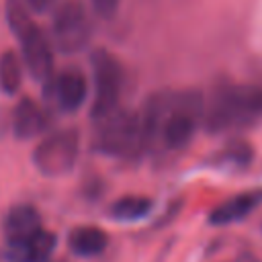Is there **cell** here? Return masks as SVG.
Returning <instances> with one entry per match:
<instances>
[{
  "label": "cell",
  "instance_id": "obj_1",
  "mask_svg": "<svg viewBox=\"0 0 262 262\" xmlns=\"http://www.w3.org/2000/svg\"><path fill=\"white\" fill-rule=\"evenodd\" d=\"M203 96L188 90L154 96L141 115L151 139L156 133H160L168 149H182L192 141L203 117Z\"/></svg>",
  "mask_w": 262,
  "mask_h": 262
},
{
  "label": "cell",
  "instance_id": "obj_11",
  "mask_svg": "<svg viewBox=\"0 0 262 262\" xmlns=\"http://www.w3.org/2000/svg\"><path fill=\"white\" fill-rule=\"evenodd\" d=\"M49 123H51L49 113L39 102L27 96L16 104L12 115V129H14V135L20 139H29L43 133L49 127Z\"/></svg>",
  "mask_w": 262,
  "mask_h": 262
},
{
  "label": "cell",
  "instance_id": "obj_5",
  "mask_svg": "<svg viewBox=\"0 0 262 262\" xmlns=\"http://www.w3.org/2000/svg\"><path fill=\"white\" fill-rule=\"evenodd\" d=\"M92 80H94V98L90 113L94 119H100L117 108L121 90H123V66L106 49H94L90 55Z\"/></svg>",
  "mask_w": 262,
  "mask_h": 262
},
{
  "label": "cell",
  "instance_id": "obj_3",
  "mask_svg": "<svg viewBox=\"0 0 262 262\" xmlns=\"http://www.w3.org/2000/svg\"><path fill=\"white\" fill-rule=\"evenodd\" d=\"M6 23L20 43V57L29 74L37 82H47L53 76V47L29 16L23 0H6Z\"/></svg>",
  "mask_w": 262,
  "mask_h": 262
},
{
  "label": "cell",
  "instance_id": "obj_14",
  "mask_svg": "<svg viewBox=\"0 0 262 262\" xmlns=\"http://www.w3.org/2000/svg\"><path fill=\"white\" fill-rule=\"evenodd\" d=\"M154 209V201L147 196H137V194H129V196H121L111 205L108 215L115 221L121 223H133L139 221L143 217H147Z\"/></svg>",
  "mask_w": 262,
  "mask_h": 262
},
{
  "label": "cell",
  "instance_id": "obj_7",
  "mask_svg": "<svg viewBox=\"0 0 262 262\" xmlns=\"http://www.w3.org/2000/svg\"><path fill=\"white\" fill-rule=\"evenodd\" d=\"M80 154V133L76 129H61L45 139L33 151L35 168L45 176L68 174Z\"/></svg>",
  "mask_w": 262,
  "mask_h": 262
},
{
  "label": "cell",
  "instance_id": "obj_17",
  "mask_svg": "<svg viewBox=\"0 0 262 262\" xmlns=\"http://www.w3.org/2000/svg\"><path fill=\"white\" fill-rule=\"evenodd\" d=\"M119 2L121 0H90L94 12L102 18H113L115 12L119 10Z\"/></svg>",
  "mask_w": 262,
  "mask_h": 262
},
{
  "label": "cell",
  "instance_id": "obj_12",
  "mask_svg": "<svg viewBox=\"0 0 262 262\" xmlns=\"http://www.w3.org/2000/svg\"><path fill=\"white\" fill-rule=\"evenodd\" d=\"M2 229L6 235V242H16L23 237L33 235L41 227V215L33 205H14L6 211Z\"/></svg>",
  "mask_w": 262,
  "mask_h": 262
},
{
  "label": "cell",
  "instance_id": "obj_19",
  "mask_svg": "<svg viewBox=\"0 0 262 262\" xmlns=\"http://www.w3.org/2000/svg\"><path fill=\"white\" fill-rule=\"evenodd\" d=\"M57 262H66V260H57Z\"/></svg>",
  "mask_w": 262,
  "mask_h": 262
},
{
  "label": "cell",
  "instance_id": "obj_10",
  "mask_svg": "<svg viewBox=\"0 0 262 262\" xmlns=\"http://www.w3.org/2000/svg\"><path fill=\"white\" fill-rule=\"evenodd\" d=\"M260 205H262V188H252V190L239 192V194L227 199L225 203H221L219 207H215L209 215V223L211 225H229V223L242 221Z\"/></svg>",
  "mask_w": 262,
  "mask_h": 262
},
{
  "label": "cell",
  "instance_id": "obj_6",
  "mask_svg": "<svg viewBox=\"0 0 262 262\" xmlns=\"http://www.w3.org/2000/svg\"><path fill=\"white\" fill-rule=\"evenodd\" d=\"M92 35V25L88 20V12L80 0H63L51 20V37L53 45L61 53H78L82 51Z\"/></svg>",
  "mask_w": 262,
  "mask_h": 262
},
{
  "label": "cell",
  "instance_id": "obj_9",
  "mask_svg": "<svg viewBox=\"0 0 262 262\" xmlns=\"http://www.w3.org/2000/svg\"><path fill=\"white\" fill-rule=\"evenodd\" d=\"M55 250V235L39 229L29 237L8 242L6 258L10 262H47Z\"/></svg>",
  "mask_w": 262,
  "mask_h": 262
},
{
  "label": "cell",
  "instance_id": "obj_2",
  "mask_svg": "<svg viewBox=\"0 0 262 262\" xmlns=\"http://www.w3.org/2000/svg\"><path fill=\"white\" fill-rule=\"evenodd\" d=\"M203 117L211 133L254 125L262 119V88L254 84L223 86L203 108Z\"/></svg>",
  "mask_w": 262,
  "mask_h": 262
},
{
  "label": "cell",
  "instance_id": "obj_8",
  "mask_svg": "<svg viewBox=\"0 0 262 262\" xmlns=\"http://www.w3.org/2000/svg\"><path fill=\"white\" fill-rule=\"evenodd\" d=\"M45 84H47V96L63 113H76L86 102L88 82H86V76L76 68L63 70L57 76H51Z\"/></svg>",
  "mask_w": 262,
  "mask_h": 262
},
{
  "label": "cell",
  "instance_id": "obj_18",
  "mask_svg": "<svg viewBox=\"0 0 262 262\" xmlns=\"http://www.w3.org/2000/svg\"><path fill=\"white\" fill-rule=\"evenodd\" d=\"M53 2H55V0H25V4H27V6H31V8H33V10H37V12L47 10Z\"/></svg>",
  "mask_w": 262,
  "mask_h": 262
},
{
  "label": "cell",
  "instance_id": "obj_16",
  "mask_svg": "<svg viewBox=\"0 0 262 262\" xmlns=\"http://www.w3.org/2000/svg\"><path fill=\"white\" fill-rule=\"evenodd\" d=\"M219 164L221 166H233V168H242L252 160V149L246 143H233L229 145L223 154H219Z\"/></svg>",
  "mask_w": 262,
  "mask_h": 262
},
{
  "label": "cell",
  "instance_id": "obj_13",
  "mask_svg": "<svg viewBox=\"0 0 262 262\" xmlns=\"http://www.w3.org/2000/svg\"><path fill=\"white\" fill-rule=\"evenodd\" d=\"M108 244V235L96 227V225H80L74 227L68 235V248L72 254L80 256V258H92L98 256L100 252H104Z\"/></svg>",
  "mask_w": 262,
  "mask_h": 262
},
{
  "label": "cell",
  "instance_id": "obj_4",
  "mask_svg": "<svg viewBox=\"0 0 262 262\" xmlns=\"http://www.w3.org/2000/svg\"><path fill=\"white\" fill-rule=\"evenodd\" d=\"M96 131V149L106 156L117 158H137L145 147H149L151 137L145 127L141 113L131 111H113L98 119Z\"/></svg>",
  "mask_w": 262,
  "mask_h": 262
},
{
  "label": "cell",
  "instance_id": "obj_15",
  "mask_svg": "<svg viewBox=\"0 0 262 262\" xmlns=\"http://www.w3.org/2000/svg\"><path fill=\"white\" fill-rule=\"evenodd\" d=\"M23 82V59L14 51H4L0 55V90L4 94L18 92Z\"/></svg>",
  "mask_w": 262,
  "mask_h": 262
}]
</instances>
